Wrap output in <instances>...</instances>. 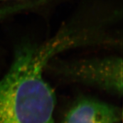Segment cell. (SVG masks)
Listing matches in <instances>:
<instances>
[{
	"mask_svg": "<svg viewBox=\"0 0 123 123\" xmlns=\"http://www.w3.org/2000/svg\"><path fill=\"white\" fill-rule=\"evenodd\" d=\"M90 41L87 31L67 28L43 43L18 47L0 79V123H54L56 95L44 71L54 56Z\"/></svg>",
	"mask_w": 123,
	"mask_h": 123,
	"instance_id": "6da1fadb",
	"label": "cell"
},
{
	"mask_svg": "<svg viewBox=\"0 0 123 123\" xmlns=\"http://www.w3.org/2000/svg\"><path fill=\"white\" fill-rule=\"evenodd\" d=\"M64 77L96 87L117 96L123 95V60L117 56L89 58L56 66Z\"/></svg>",
	"mask_w": 123,
	"mask_h": 123,
	"instance_id": "7a4b0ae2",
	"label": "cell"
},
{
	"mask_svg": "<svg viewBox=\"0 0 123 123\" xmlns=\"http://www.w3.org/2000/svg\"><path fill=\"white\" fill-rule=\"evenodd\" d=\"M121 107L93 98H82L70 109L60 123H121Z\"/></svg>",
	"mask_w": 123,
	"mask_h": 123,
	"instance_id": "3957f363",
	"label": "cell"
},
{
	"mask_svg": "<svg viewBox=\"0 0 123 123\" xmlns=\"http://www.w3.org/2000/svg\"><path fill=\"white\" fill-rule=\"evenodd\" d=\"M21 10V6L19 4L0 6V21Z\"/></svg>",
	"mask_w": 123,
	"mask_h": 123,
	"instance_id": "277c9868",
	"label": "cell"
},
{
	"mask_svg": "<svg viewBox=\"0 0 123 123\" xmlns=\"http://www.w3.org/2000/svg\"><path fill=\"white\" fill-rule=\"evenodd\" d=\"M5 1H10V0H0V2Z\"/></svg>",
	"mask_w": 123,
	"mask_h": 123,
	"instance_id": "5b68a950",
	"label": "cell"
}]
</instances>
